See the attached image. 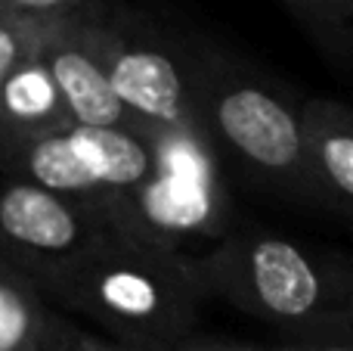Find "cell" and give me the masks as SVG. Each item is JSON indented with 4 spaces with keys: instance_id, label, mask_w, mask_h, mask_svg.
<instances>
[{
    "instance_id": "6da1fadb",
    "label": "cell",
    "mask_w": 353,
    "mask_h": 351,
    "mask_svg": "<svg viewBox=\"0 0 353 351\" xmlns=\"http://www.w3.org/2000/svg\"><path fill=\"white\" fill-rule=\"evenodd\" d=\"M41 292L112 339L165 351L199 327L208 302L195 255L115 227L103 230Z\"/></svg>"
},
{
    "instance_id": "7a4b0ae2",
    "label": "cell",
    "mask_w": 353,
    "mask_h": 351,
    "mask_svg": "<svg viewBox=\"0 0 353 351\" xmlns=\"http://www.w3.org/2000/svg\"><path fill=\"white\" fill-rule=\"evenodd\" d=\"M195 265L208 298H223L292 336L353 327L347 280L285 236L226 230L195 255Z\"/></svg>"
},
{
    "instance_id": "3957f363",
    "label": "cell",
    "mask_w": 353,
    "mask_h": 351,
    "mask_svg": "<svg viewBox=\"0 0 353 351\" xmlns=\"http://www.w3.org/2000/svg\"><path fill=\"white\" fill-rule=\"evenodd\" d=\"M192 81L199 122L214 146L232 153L276 193L313 202L298 103L214 47H195Z\"/></svg>"
},
{
    "instance_id": "277c9868",
    "label": "cell",
    "mask_w": 353,
    "mask_h": 351,
    "mask_svg": "<svg viewBox=\"0 0 353 351\" xmlns=\"http://www.w3.org/2000/svg\"><path fill=\"white\" fill-rule=\"evenodd\" d=\"M149 171L109 205V227L183 249L230 230L232 199L220 174V149L201 122L149 124Z\"/></svg>"
},
{
    "instance_id": "5b68a950",
    "label": "cell",
    "mask_w": 353,
    "mask_h": 351,
    "mask_svg": "<svg viewBox=\"0 0 353 351\" xmlns=\"http://www.w3.org/2000/svg\"><path fill=\"white\" fill-rule=\"evenodd\" d=\"M87 47L109 75L118 99L143 124L199 122L192 62L195 47L168 37L140 12L99 0L78 16Z\"/></svg>"
},
{
    "instance_id": "8992f818",
    "label": "cell",
    "mask_w": 353,
    "mask_h": 351,
    "mask_svg": "<svg viewBox=\"0 0 353 351\" xmlns=\"http://www.w3.org/2000/svg\"><path fill=\"white\" fill-rule=\"evenodd\" d=\"M0 171L87 202L105 215L112 202L128 196L146 178V131L72 124L56 134L10 143Z\"/></svg>"
},
{
    "instance_id": "52a82bcc",
    "label": "cell",
    "mask_w": 353,
    "mask_h": 351,
    "mask_svg": "<svg viewBox=\"0 0 353 351\" xmlns=\"http://www.w3.org/2000/svg\"><path fill=\"white\" fill-rule=\"evenodd\" d=\"M109 221L99 209L22 178L0 180V258L43 290L65 265H72Z\"/></svg>"
},
{
    "instance_id": "ba28073f",
    "label": "cell",
    "mask_w": 353,
    "mask_h": 351,
    "mask_svg": "<svg viewBox=\"0 0 353 351\" xmlns=\"http://www.w3.org/2000/svg\"><path fill=\"white\" fill-rule=\"evenodd\" d=\"M78 16L37 22V53L53 72L72 122L90 124V128L146 131L149 124L134 118L128 106L118 99L109 75L103 72L99 59L93 56V50L87 47L84 35H81Z\"/></svg>"
},
{
    "instance_id": "9c48e42d",
    "label": "cell",
    "mask_w": 353,
    "mask_h": 351,
    "mask_svg": "<svg viewBox=\"0 0 353 351\" xmlns=\"http://www.w3.org/2000/svg\"><path fill=\"white\" fill-rule=\"evenodd\" d=\"M304 165L313 202L347 218L353 205V112L335 97L298 103Z\"/></svg>"
},
{
    "instance_id": "30bf717a",
    "label": "cell",
    "mask_w": 353,
    "mask_h": 351,
    "mask_svg": "<svg viewBox=\"0 0 353 351\" xmlns=\"http://www.w3.org/2000/svg\"><path fill=\"white\" fill-rule=\"evenodd\" d=\"M72 124L65 99L41 53H31L0 81V128L10 143L56 134Z\"/></svg>"
},
{
    "instance_id": "8fae6325",
    "label": "cell",
    "mask_w": 353,
    "mask_h": 351,
    "mask_svg": "<svg viewBox=\"0 0 353 351\" xmlns=\"http://www.w3.org/2000/svg\"><path fill=\"white\" fill-rule=\"evenodd\" d=\"M62 321L34 280L0 258V351H47Z\"/></svg>"
},
{
    "instance_id": "7c38bea8",
    "label": "cell",
    "mask_w": 353,
    "mask_h": 351,
    "mask_svg": "<svg viewBox=\"0 0 353 351\" xmlns=\"http://www.w3.org/2000/svg\"><path fill=\"white\" fill-rule=\"evenodd\" d=\"M332 59H350L353 0H279Z\"/></svg>"
},
{
    "instance_id": "4fadbf2b",
    "label": "cell",
    "mask_w": 353,
    "mask_h": 351,
    "mask_svg": "<svg viewBox=\"0 0 353 351\" xmlns=\"http://www.w3.org/2000/svg\"><path fill=\"white\" fill-rule=\"evenodd\" d=\"M31 53H37V22L0 16V81Z\"/></svg>"
},
{
    "instance_id": "5bb4252c",
    "label": "cell",
    "mask_w": 353,
    "mask_h": 351,
    "mask_svg": "<svg viewBox=\"0 0 353 351\" xmlns=\"http://www.w3.org/2000/svg\"><path fill=\"white\" fill-rule=\"evenodd\" d=\"M47 351H165V348H146V345H130V342L121 339H112V336H99L90 333V330L78 327L65 317L59 327V333L53 336Z\"/></svg>"
},
{
    "instance_id": "9a60e30c",
    "label": "cell",
    "mask_w": 353,
    "mask_h": 351,
    "mask_svg": "<svg viewBox=\"0 0 353 351\" xmlns=\"http://www.w3.org/2000/svg\"><path fill=\"white\" fill-rule=\"evenodd\" d=\"M99 0H0V16L31 19V22H47V19H65L87 12Z\"/></svg>"
},
{
    "instance_id": "2e32d148",
    "label": "cell",
    "mask_w": 353,
    "mask_h": 351,
    "mask_svg": "<svg viewBox=\"0 0 353 351\" xmlns=\"http://www.w3.org/2000/svg\"><path fill=\"white\" fill-rule=\"evenodd\" d=\"M276 351H353L350 330H325V333L294 336L292 342H282Z\"/></svg>"
},
{
    "instance_id": "e0dca14e",
    "label": "cell",
    "mask_w": 353,
    "mask_h": 351,
    "mask_svg": "<svg viewBox=\"0 0 353 351\" xmlns=\"http://www.w3.org/2000/svg\"><path fill=\"white\" fill-rule=\"evenodd\" d=\"M171 351H276V348H261V345H242V342H230V339H217V336H201V333H189L186 339H180Z\"/></svg>"
},
{
    "instance_id": "ac0fdd59",
    "label": "cell",
    "mask_w": 353,
    "mask_h": 351,
    "mask_svg": "<svg viewBox=\"0 0 353 351\" xmlns=\"http://www.w3.org/2000/svg\"><path fill=\"white\" fill-rule=\"evenodd\" d=\"M10 149V137H6V131L0 128V159H3V153Z\"/></svg>"
}]
</instances>
